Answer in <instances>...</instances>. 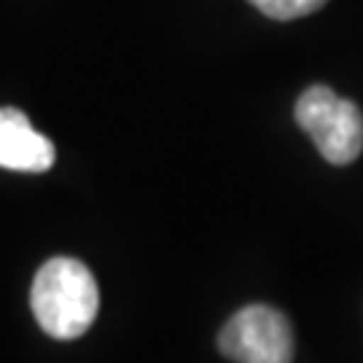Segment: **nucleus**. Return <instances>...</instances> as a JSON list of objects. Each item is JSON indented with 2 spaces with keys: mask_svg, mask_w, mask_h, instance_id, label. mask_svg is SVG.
Listing matches in <instances>:
<instances>
[{
  "mask_svg": "<svg viewBox=\"0 0 363 363\" xmlns=\"http://www.w3.org/2000/svg\"><path fill=\"white\" fill-rule=\"evenodd\" d=\"M218 350L234 363H291L294 328L280 310L247 304L220 328Z\"/></svg>",
  "mask_w": 363,
  "mask_h": 363,
  "instance_id": "3",
  "label": "nucleus"
},
{
  "mask_svg": "<svg viewBox=\"0 0 363 363\" xmlns=\"http://www.w3.org/2000/svg\"><path fill=\"white\" fill-rule=\"evenodd\" d=\"M54 164V145L19 108H0V167L16 172H46Z\"/></svg>",
  "mask_w": 363,
  "mask_h": 363,
  "instance_id": "4",
  "label": "nucleus"
},
{
  "mask_svg": "<svg viewBox=\"0 0 363 363\" xmlns=\"http://www.w3.org/2000/svg\"><path fill=\"white\" fill-rule=\"evenodd\" d=\"M30 307L49 337L65 342L84 337L100 310L97 280L78 259H49L33 280Z\"/></svg>",
  "mask_w": 363,
  "mask_h": 363,
  "instance_id": "1",
  "label": "nucleus"
},
{
  "mask_svg": "<svg viewBox=\"0 0 363 363\" xmlns=\"http://www.w3.org/2000/svg\"><path fill=\"white\" fill-rule=\"evenodd\" d=\"M259 9L264 16L277 19V22H288V19H298L307 13L323 9L325 0H247Z\"/></svg>",
  "mask_w": 363,
  "mask_h": 363,
  "instance_id": "5",
  "label": "nucleus"
},
{
  "mask_svg": "<svg viewBox=\"0 0 363 363\" xmlns=\"http://www.w3.org/2000/svg\"><path fill=\"white\" fill-rule=\"evenodd\" d=\"M294 116L310 135L315 148L331 164H350L363 151V113L361 108L339 97L325 84H315L296 100Z\"/></svg>",
  "mask_w": 363,
  "mask_h": 363,
  "instance_id": "2",
  "label": "nucleus"
}]
</instances>
